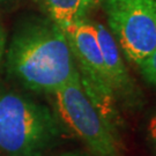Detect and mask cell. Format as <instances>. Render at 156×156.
<instances>
[{"instance_id": "6", "label": "cell", "mask_w": 156, "mask_h": 156, "mask_svg": "<svg viewBox=\"0 0 156 156\" xmlns=\"http://www.w3.org/2000/svg\"><path fill=\"white\" fill-rule=\"evenodd\" d=\"M94 24L112 91L115 93V95H120L123 97L133 100V82L125 67L120 49L116 39L113 38L112 34L103 24Z\"/></svg>"}, {"instance_id": "8", "label": "cell", "mask_w": 156, "mask_h": 156, "mask_svg": "<svg viewBox=\"0 0 156 156\" xmlns=\"http://www.w3.org/2000/svg\"><path fill=\"white\" fill-rule=\"evenodd\" d=\"M139 66L146 81L156 86V50L140 62Z\"/></svg>"}, {"instance_id": "7", "label": "cell", "mask_w": 156, "mask_h": 156, "mask_svg": "<svg viewBox=\"0 0 156 156\" xmlns=\"http://www.w3.org/2000/svg\"><path fill=\"white\" fill-rule=\"evenodd\" d=\"M50 14L53 22L60 29L67 27L83 19L87 7L91 0H39Z\"/></svg>"}, {"instance_id": "10", "label": "cell", "mask_w": 156, "mask_h": 156, "mask_svg": "<svg viewBox=\"0 0 156 156\" xmlns=\"http://www.w3.org/2000/svg\"><path fill=\"white\" fill-rule=\"evenodd\" d=\"M5 45H6V35L2 27H1V24H0V62L2 59L4 52H5Z\"/></svg>"}, {"instance_id": "9", "label": "cell", "mask_w": 156, "mask_h": 156, "mask_svg": "<svg viewBox=\"0 0 156 156\" xmlns=\"http://www.w3.org/2000/svg\"><path fill=\"white\" fill-rule=\"evenodd\" d=\"M147 136L153 151L156 153V112L151 117L147 124Z\"/></svg>"}, {"instance_id": "12", "label": "cell", "mask_w": 156, "mask_h": 156, "mask_svg": "<svg viewBox=\"0 0 156 156\" xmlns=\"http://www.w3.org/2000/svg\"><path fill=\"white\" fill-rule=\"evenodd\" d=\"M103 0H91V2H102Z\"/></svg>"}, {"instance_id": "2", "label": "cell", "mask_w": 156, "mask_h": 156, "mask_svg": "<svg viewBox=\"0 0 156 156\" xmlns=\"http://www.w3.org/2000/svg\"><path fill=\"white\" fill-rule=\"evenodd\" d=\"M56 134V122L45 108L19 94L0 93V151L37 156Z\"/></svg>"}, {"instance_id": "11", "label": "cell", "mask_w": 156, "mask_h": 156, "mask_svg": "<svg viewBox=\"0 0 156 156\" xmlns=\"http://www.w3.org/2000/svg\"><path fill=\"white\" fill-rule=\"evenodd\" d=\"M62 156H88V155H84V154H81V153H66Z\"/></svg>"}, {"instance_id": "1", "label": "cell", "mask_w": 156, "mask_h": 156, "mask_svg": "<svg viewBox=\"0 0 156 156\" xmlns=\"http://www.w3.org/2000/svg\"><path fill=\"white\" fill-rule=\"evenodd\" d=\"M8 69L35 91L56 93L76 74L78 66L65 31L56 23H33L13 39Z\"/></svg>"}, {"instance_id": "5", "label": "cell", "mask_w": 156, "mask_h": 156, "mask_svg": "<svg viewBox=\"0 0 156 156\" xmlns=\"http://www.w3.org/2000/svg\"><path fill=\"white\" fill-rule=\"evenodd\" d=\"M113 38L128 62L139 65L156 50V0H103Z\"/></svg>"}, {"instance_id": "3", "label": "cell", "mask_w": 156, "mask_h": 156, "mask_svg": "<svg viewBox=\"0 0 156 156\" xmlns=\"http://www.w3.org/2000/svg\"><path fill=\"white\" fill-rule=\"evenodd\" d=\"M64 31L76 60L82 88L108 124L117 128L119 115L115 104L116 95L109 82L95 24L81 19Z\"/></svg>"}, {"instance_id": "4", "label": "cell", "mask_w": 156, "mask_h": 156, "mask_svg": "<svg viewBox=\"0 0 156 156\" xmlns=\"http://www.w3.org/2000/svg\"><path fill=\"white\" fill-rule=\"evenodd\" d=\"M57 111L62 122L97 156H118L117 132L108 124L82 88L80 75L57 90Z\"/></svg>"}]
</instances>
